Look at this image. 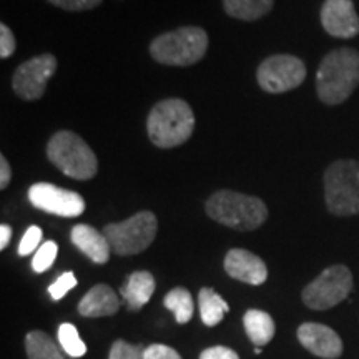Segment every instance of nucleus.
Returning <instances> with one entry per match:
<instances>
[{"label": "nucleus", "instance_id": "obj_1", "mask_svg": "<svg viewBox=\"0 0 359 359\" xmlns=\"http://www.w3.org/2000/svg\"><path fill=\"white\" fill-rule=\"evenodd\" d=\"M359 85V52L341 47L323 58L316 75L318 97L326 105H339Z\"/></svg>", "mask_w": 359, "mask_h": 359}, {"label": "nucleus", "instance_id": "obj_2", "mask_svg": "<svg viewBox=\"0 0 359 359\" xmlns=\"http://www.w3.org/2000/svg\"><path fill=\"white\" fill-rule=\"evenodd\" d=\"M195 128L191 107L182 98H167L151 109L147 120L148 137L158 148H173L188 142Z\"/></svg>", "mask_w": 359, "mask_h": 359}, {"label": "nucleus", "instance_id": "obj_3", "mask_svg": "<svg viewBox=\"0 0 359 359\" xmlns=\"http://www.w3.org/2000/svg\"><path fill=\"white\" fill-rule=\"evenodd\" d=\"M206 213L215 222L238 231H253L266 222L268 208L257 196L219 190L206 201Z\"/></svg>", "mask_w": 359, "mask_h": 359}, {"label": "nucleus", "instance_id": "obj_4", "mask_svg": "<svg viewBox=\"0 0 359 359\" xmlns=\"http://www.w3.org/2000/svg\"><path fill=\"white\" fill-rule=\"evenodd\" d=\"M208 48V35L200 27H182L161 34L150 45L154 60L161 65L188 67L200 62Z\"/></svg>", "mask_w": 359, "mask_h": 359}, {"label": "nucleus", "instance_id": "obj_5", "mask_svg": "<svg viewBox=\"0 0 359 359\" xmlns=\"http://www.w3.org/2000/svg\"><path fill=\"white\" fill-rule=\"evenodd\" d=\"M47 156L62 173L80 182L93 178L98 172L97 155L83 138L69 130L53 135L47 145Z\"/></svg>", "mask_w": 359, "mask_h": 359}, {"label": "nucleus", "instance_id": "obj_6", "mask_svg": "<svg viewBox=\"0 0 359 359\" xmlns=\"http://www.w3.org/2000/svg\"><path fill=\"white\" fill-rule=\"evenodd\" d=\"M325 200L333 215L359 213V161L339 160L325 173Z\"/></svg>", "mask_w": 359, "mask_h": 359}, {"label": "nucleus", "instance_id": "obj_7", "mask_svg": "<svg viewBox=\"0 0 359 359\" xmlns=\"http://www.w3.org/2000/svg\"><path fill=\"white\" fill-rule=\"evenodd\" d=\"M158 222L151 212H140L120 223H110L103 228L110 248L120 257H130L145 251L154 243Z\"/></svg>", "mask_w": 359, "mask_h": 359}, {"label": "nucleus", "instance_id": "obj_8", "mask_svg": "<svg viewBox=\"0 0 359 359\" xmlns=\"http://www.w3.org/2000/svg\"><path fill=\"white\" fill-rule=\"evenodd\" d=\"M353 290V275L344 264L326 268L303 290V302L308 308L323 311L339 304Z\"/></svg>", "mask_w": 359, "mask_h": 359}, {"label": "nucleus", "instance_id": "obj_9", "mask_svg": "<svg viewBox=\"0 0 359 359\" xmlns=\"http://www.w3.org/2000/svg\"><path fill=\"white\" fill-rule=\"evenodd\" d=\"M257 79L259 87L268 93L290 92L299 87L306 79V67L302 58L294 55H271L258 67Z\"/></svg>", "mask_w": 359, "mask_h": 359}, {"label": "nucleus", "instance_id": "obj_10", "mask_svg": "<svg viewBox=\"0 0 359 359\" xmlns=\"http://www.w3.org/2000/svg\"><path fill=\"white\" fill-rule=\"evenodd\" d=\"M57 70V58L50 53L34 57L17 67L12 88L24 100H39L45 93L47 82Z\"/></svg>", "mask_w": 359, "mask_h": 359}, {"label": "nucleus", "instance_id": "obj_11", "mask_svg": "<svg viewBox=\"0 0 359 359\" xmlns=\"http://www.w3.org/2000/svg\"><path fill=\"white\" fill-rule=\"evenodd\" d=\"M29 200L35 208L57 217L75 218L85 212V201L77 191L65 190L52 183H35L30 187Z\"/></svg>", "mask_w": 359, "mask_h": 359}, {"label": "nucleus", "instance_id": "obj_12", "mask_svg": "<svg viewBox=\"0 0 359 359\" xmlns=\"http://www.w3.org/2000/svg\"><path fill=\"white\" fill-rule=\"evenodd\" d=\"M321 24L333 37L351 39L359 34V17L353 0H326L321 8Z\"/></svg>", "mask_w": 359, "mask_h": 359}, {"label": "nucleus", "instance_id": "obj_13", "mask_svg": "<svg viewBox=\"0 0 359 359\" xmlns=\"http://www.w3.org/2000/svg\"><path fill=\"white\" fill-rule=\"evenodd\" d=\"M224 271L235 280L253 286L263 285L268 278V268L263 259L241 248L228 251L224 257Z\"/></svg>", "mask_w": 359, "mask_h": 359}, {"label": "nucleus", "instance_id": "obj_14", "mask_svg": "<svg viewBox=\"0 0 359 359\" xmlns=\"http://www.w3.org/2000/svg\"><path fill=\"white\" fill-rule=\"evenodd\" d=\"M298 339L309 353L320 358L334 359L343 353V341L336 331L318 323H304L299 326Z\"/></svg>", "mask_w": 359, "mask_h": 359}, {"label": "nucleus", "instance_id": "obj_15", "mask_svg": "<svg viewBox=\"0 0 359 359\" xmlns=\"http://www.w3.org/2000/svg\"><path fill=\"white\" fill-rule=\"evenodd\" d=\"M72 243L82 251L83 255L97 264H105L109 262L111 248L109 240L100 231H97L88 224H77L72 230Z\"/></svg>", "mask_w": 359, "mask_h": 359}, {"label": "nucleus", "instance_id": "obj_16", "mask_svg": "<svg viewBox=\"0 0 359 359\" xmlns=\"http://www.w3.org/2000/svg\"><path fill=\"white\" fill-rule=\"evenodd\" d=\"M120 309V299L109 285H97L79 303V313L85 318L111 316Z\"/></svg>", "mask_w": 359, "mask_h": 359}, {"label": "nucleus", "instance_id": "obj_17", "mask_svg": "<svg viewBox=\"0 0 359 359\" xmlns=\"http://www.w3.org/2000/svg\"><path fill=\"white\" fill-rule=\"evenodd\" d=\"M130 311H138L155 293V278L148 271H135L120 290Z\"/></svg>", "mask_w": 359, "mask_h": 359}, {"label": "nucleus", "instance_id": "obj_18", "mask_svg": "<svg viewBox=\"0 0 359 359\" xmlns=\"http://www.w3.org/2000/svg\"><path fill=\"white\" fill-rule=\"evenodd\" d=\"M243 325L251 343L257 344L259 348L268 344L276 331L273 318L268 313L262 311V309H250V311H246L243 316Z\"/></svg>", "mask_w": 359, "mask_h": 359}, {"label": "nucleus", "instance_id": "obj_19", "mask_svg": "<svg viewBox=\"0 0 359 359\" xmlns=\"http://www.w3.org/2000/svg\"><path fill=\"white\" fill-rule=\"evenodd\" d=\"M275 0H223L224 12L233 19L253 22L273 8Z\"/></svg>", "mask_w": 359, "mask_h": 359}, {"label": "nucleus", "instance_id": "obj_20", "mask_svg": "<svg viewBox=\"0 0 359 359\" xmlns=\"http://www.w3.org/2000/svg\"><path fill=\"white\" fill-rule=\"evenodd\" d=\"M198 304L201 313V321L206 326L213 327L223 321L224 313L230 311V306L217 291L212 288H203L198 294Z\"/></svg>", "mask_w": 359, "mask_h": 359}, {"label": "nucleus", "instance_id": "obj_21", "mask_svg": "<svg viewBox=\"0 0 359 359\" xmlns=\"http://www.w3.org/2000/svg\"><path fill=\"white\" fill-rule=\"evenodd\" d=\"M25 349L29 359H65L55 341L43 331H30L25 338Z\"/></svg>", "mask_w": 359, "mask_h": 359}, {"label": "nucleus", "instance_id": "obj_22", "mask_svg": "<svg viewBox=\"0 0 359 359\" xmlns=\"http://www.w3.org/2000/svg\"><path fill=\"white\" fill-rule=\"evenodd\" d=\"M165 306L173 311L175 320L180 325H185L193 316V298L187 288H173L165 296Z\"/></svg>", "mask_w": 359, "mask_h": 359}, {"label": "nucleus", "instance_id": "obj_23", "mask_svg": "<svg viewBox=\"0 0 359 359\" xmlns=\"http://www.w3.org/2000/svg\"><path fill=\"white\" fill-rule=\"evenodd\" d=\"M58 341L64 351L72 358H82L87 353V344L80 338L77 327L70 323H64L58 327Z\"/></svg>", "mask_w": 359, "mask_h": 359}, {"label": "nucleus", "instance_id": "obj_24", "mask_svg": "<svg viewBox=\"0 0 359 359\" xmlns=\"http://www.w3.org/2000/svg\"><path fill=\"white\" fill-rule=\"evenodd\" d=\"M58 246L55 241H45V243L37 250V253L34 255L32 259V268L35 273H43L52 266L53 262L57 258Z\"/></svg>", "mask_w": 359, "mask_h": 359}, {"label": "nucleus", "instance_id": "obj_25", "mask_svg": "<svg viewBox=\"0 0 359 359\" xmlns=\"http://www.w3.org/2000/svg\"><path fill=\"white\" fill-rule=\"evenodd\" d=\"M75 286H77V278H75L72 271H67L62 276H58L57 280L48 286V293H50L53 302H60V299L64 298L72 288H75Z\"/></svg>", "mask_w": 359, "mask_h": 359}, {"label": "nucleus", "instance_id": "obj_26", "mask_svg": "<svg viewBox=\"0 0 359 359\" xmlns=\"http://www.w3.org/2000/svg\"><path fill=\"white\" fill-rule=\"evenodd\" d=\"M143 351H145V348L135 346L127 341L118 339L111 344L109 359H143Z\"/></svg>", "mask_w": 359, "mask_h": 359}, {"label": "nucleus", "instance_id": "obj_27", "mask_svg": "<svg viewBox=\"0 0 359 359\" xmlns=\"http://www.w3.org/2000/svg\"><path fill=\"white\" fill-rule=\"evenodd\" d=\"M40 240H42V230L39 226H30L19 243L20 257H29L35 250H39Z\"/></svg>", "mask_w": 359, "mask_h": 359}, {"label": "nucleus", "instance_id": "obj_28", "mask_svg": "<svg viewBox=\"0 0 359 359\" xmlns=\"http://www.w3.org/2000/svg\"><path fill=\"white\" fill-rule=\"evenodd\" d=\"M55 7L64 8V11L70 12H82V11H92L97 6H100L102 0H48Z\"/></svg>", "mask_w": 359, "mask_h": 359}, {"label": "nucleus", "instance_id": "obj_29", "mask_svg": "<svg viewBox=\"0 0 359 359\" xmlns=\"http://www.w3.org/2000/svg\"><path fill=\"white\" fill-rule=\"evenodd\" d=\"M143 359H182V356L167 344H150L143 351Z\"/></svg>", "mask_w": 359, "mask_h": 359}, {"label": "nucleus", "instance_id": "obj_30", "mask_svg": "<svg viewBox=\"0 0 359 359\" xmlns=\"http://www.w3.org/2000/svg\"><path fill=\"white\" fill-rule=\"evenodd\" d=\"M15 52V37L6 24L0 25V57L7 58Z\"/></svg>", "mask_w": 359, "mask_h": 359}, {"label": "nucleus", "instance_id": "obj_31", "mask_svg": "<svg viewBox=\"0 0 359 359\" xmlns=\"http://www.w3.org/2000/svg\"><path fill=\"white\" fill-rule=\"evenodd\" d=\"M200 359H240V356L230 348L213 346L205 349V351L200 354Z\"/></svg>", "mask_w": 359, "mask_h": 359}, {"label": "nucleus", "instance_id": "obj_32", "mask_svg": "<svg viewBox=\"0 0 359 359\" xmlns=\"http://www.w3.org/2000/svg\"><path fill=\"white\" fill-rule=\"evenodd\" d=\"M11 178H12V172H11V165H8V161L6 156H0V188L2 190H6L8 187V183H11Z\"/></svg>", "mask_w": 359, "mask_h": 359}, {"label": "nucleus", "instance_id": "obj_33", "mask_svg": "<svg viewBox=\"0 0 359 359\" xmlns=\"http://www.w3.org/2000/svg\"><path fill=\"white\" fill-rule=\"evenodd\" d=\"M12 238V228L8 224H2L0 226V250H6L7 245L11 243Z\"/></svg>", "mask_w": 359, "mask_h": 359}, {"label": "nucleus", "instance_id": "obj_34", "mask_svg": "<svg viewBox=\"0 0 359 359\" xmlns=\"http://www.w3.org/2000/svg\"><path fill=\"white\" fill-rule=\"evenodd\" d=\"M259 353H262V348H259V346L255 348V354H259Z\"/></svg>", "mask_w": 359, "mask_h": 359}]
</instances>
